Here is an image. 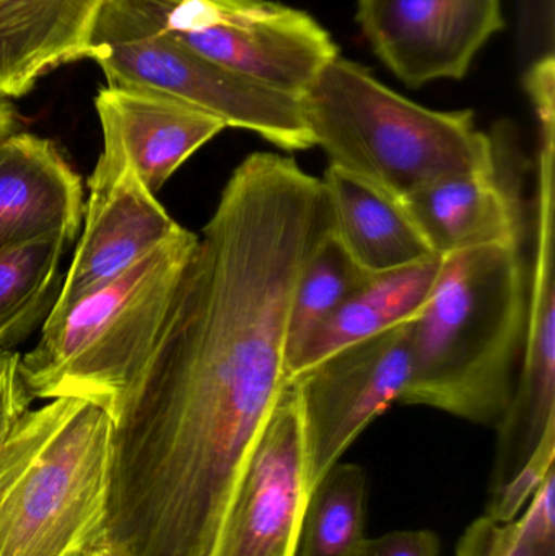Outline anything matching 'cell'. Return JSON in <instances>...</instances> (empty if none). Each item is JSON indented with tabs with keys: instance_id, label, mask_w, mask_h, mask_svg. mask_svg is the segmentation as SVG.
<instances>
[{
	"instance_id": "obj_15",
	"label": "cell",
	"mask_w": 555,
	"mask_h": 556,
	"mask_svg": "<svg viewBox=\"0 0 555 556\" xmlns=\"http://www.w3.org/2000/svg\"><path fill=\"white\" fill-rule=\"evenodd\" d=\"M84 211L80 176L52 140L28 132L0 139V253L51 235L74 243Z\"/></svg>"
},
{
	"instance_id": "obj_25",
	"label": "cell",
	"mask_w": 555,
	"mask_h": 556,
	"mask_svg": "<svg viewBox=\"0 0 555 556\" xmlns=\"http://www.w3.org/2000/svg\"><path fill=\"white\" fill-rule=\"evenodd\" d=\"M502 525L488 516L476 519L459 539L456 556H497Z\"/></svg>"
},
{
	"instance_id": "obj_13",
	"label": "cell",
	"mask_w": 555,
	"mask_h": 556,
	"mask_svg": "<svg viewBox=\"0 0 555 556\" xmlns=\"http://www.w3.org/2000/svg\"><path fill=\"white\" fill-rule=\"evenodd\" d=\"M88 188L84 231L49 317L113 281L182 228L126 162L100 156Z\"/></svg>"
},
{
	"instance_id": "obj_4",
	"label": "cell",
	"mask_w": 555,
	"mask_h": 556,
	"mask_svg": "<svg viewBox=\"0 0 555 556\" xmlns=\"http://www.w3.org/2000/svg\"><path fill=\"white\" fill-rule=\"evenodd\" d=\"M302 108L329 165L398 201L494 156L491 134L476 127L471 110L420 106L341 55L319 71Z\"/></svg>"
},
{
	"instance_id": "obj_23",
	"label": "cell",
	"mask_w": 555,
	"mask_h": 556,
	"mask_svg": "<svg viewBox=\"0 0 555 556\" xmlns=\"http://www.w3.org/2000/svg\"><path fill=\"white\" fill-rule=\"evenodd\" d=\"M439 535L426 529L393 531L365 539L358 556H440Z\"/></svg>"
},
{
	"instance_id": "obj_11",
	"label": "cell",
	"mask_w": 555,
	"mask_h": 556,
	"mask_svg": "<svg viewBox=\"0 0 555 556\" xmlns=\"http://www.w3.org/2000/svg\"><path fill=\"white\" fill-rule=\"evenodd\" d=\"M489 134L494 156L488 166L432 182L401 201L433 254L524 244L528 163L520 137L510 121H499Z\"/></svg>"
},
{
	"instance_id": "obj_7",
	"label": "cell",
	"mask_w": 555,
	"mask_h": 556,
	"mask_svg": "<svg viewBox=\"0 0 555 556\" xmlns=\"http://www.w3.org/2000/svg\"><path fill=\"white\" fill-rule=\"evenodd\" d=\"M205 61L302 98L339 55L310 13L274 0H127Z\"/></svg>"
},
{
	"instance_id": "obj_21",
	"label": "cell",
	"mask_w": 555,
	"mask_h": 556,
	"mask_svg": "<svg viewBox=\"0 0 555 556\" xmlns=\"http://www.w3.org/2000/svg\"><path fill=\"white\" fill-rule=\"evenodd\" d=\"M368 278L370 274L354 263L329 231L310 257L293 293L287 332V378L306 340Z\"/></svg>"
},
{
	"instance_id": "obj_26",
	"label": "cell",
	"mask_w": 555,
	"mask_h": 556,
	"mask_svg": "<svg viewBox=\"0 0 555 556\" xmlns=\"http://www.w3.org/2000/svg\"><path fill=\"white\" fill-rule=\"evenodd\" d=\"M16 114L9 101L0 100V139L15 132Z\"/></svg>"
},
{
	"instance_id": "obj_22",
	"label": "cell",
	"mask_w": 555,
	"mask_h": 556,
	"mask_svg": "<svg viewBox=\"0 0 555 556\" xmlns=\"http://www.w3.org/2000/svg\"><path fill=\"white\" fill-rule=\"evenodd\" d=\"M554 460L555 438L546 441L528 460L527 466L501 492L491 496L484 516L499 525H507L517 519L521 509L533 498L547 473L554 469Z\"/></svg>"
},
{
	"instance_id": "obj_6",
	"label": "cell",
	"mask_w": 555,
	"mask_h": 556,
	"mask_svg": "<svg viewBox=\"0 0 555 556\" xmlns=\"http://www.w3.org/2000/svg\"><path fill=\"white\" fill-rule=\"evenodd\" d=\"M91 59L103 71L108 87L173 98L227 127L257 134L286 152L315 147L302 98L205 61L127 0L104 3L91 39Z\"/></svg>"
},
{
	"instance_id": "obj_8",
	"label": "cell",
	"mask_w": 555,
	"mask_h": 556,
	"mask_svg": "<svg viewBox=\"0 0 555 556\" xmlns=\"http://www.w3.org/2000/svg\"><path fill=\"white\" fill-rule=\"evenodd\" d=\"M413 320L345 346L290 381L312 490L371 421L400 404L409 381Z\"/></svg>"
},
{
	"instance_id": "obj_10",
	"label": "cell",
	"mask_w": 555,
	"mask_h": 556,
	"mask_svg": "<svg viewBox=\"0 0 555 556\" xmlns=\"http://www.w3.org/2000/svg\"><path fill=\"white\" fill-rule=\"evenodd\" d=\"M310 493L299 405L289 386L248 459L209 556H297Z\"/></svg>"
},
{
	"instance_id": "obj_27",
	"label": "cell",
	"mask_w": 555,
	"mask_h": 556,
	"mask_svg": "<svg viewBox=\"0 0 555 556\" xmlns=\"http://www.w3.org/2000/svg\"><path fill=\"white\" fill-rule=\"evenodd\" d=\"M90 556H119L116 554V552L113 551L111 547H103L100 548V551L94 552L93 555Z\"/></svg>"
},
{
	"instance_id": "obj_1",
	"label": "cell",
	"mask_w": 555,
	"mask_h": 556,
	"mask_svg": "<svg viewBox=\"0 0 555 556\" xmlns=\"http://www.w3.org/2000/svg\"><path fill=\"white\" fill-rule=\"evenodd\" d=\"M331 231L321 178L257 152L235 168L146 362L110 414L108 547L209 556L287 378L293 293Z\"/></svg>"
},
{
	"instance_id": "obj_24",
	"label": "cell",
	"mask_w": 555,
	"mask_h": 556,
	"mask_svg": "<svg viewBox=\"0 0 555 556\" xmlns=\"http://www.w3.org/2000/svg\"><path fill=\"white\" fill-rule=\"evenodd\" d=\"M20 353L0 352V444L16 418L28 410L31 399L18 378Z\"/></svg>"
},
{
	"instance_id": "obj_14",
	"label": "cell",
	"mask_w": 555,
	"mask_h": 556,
	"mask_svg": "<svg viewBox=\"0 0 555 556\" xmlns=\"http://www.w3.org/2000/svg\"><path fill=\"white\" fill-rule=\"evenodd\" d=\"M94 110L103 132L100 156L133 166L155 195L189 156L227 129L198 108L130 88H101Z\"/></svg>"
},
{
	"instance_id": "obj_12",
	"label": "cell",
	"mask_w": 555,
	"mask_h": 556,
	"mask_svg": "<svg viewBox=\"0 0 555 556\" xmlns=\"http://www.w3.org/2000/svg\"><path fill=\"white\" fill-rule=\"evenodd\" d=\"M357 22L377 58L411 88L462 80L505 26L502 0H358Z\"/></svg>"
},
{
	"instance_id": "obj_19",
	"label": "cell",
	"mask_w": 555,
	"mask_h": 556,
	"mask_svg": "<svg viewBox=\"0 0 555 556\" xmlns=\"http://www.w3.org/2000/svg\"><path fill=\"white\" fill-rule=\"evenodd\" d=\"M71 247L58 235L0 253V352L45 326L61 291V263Z\"/></svg>"
},
{
	"instance_id": "obj_5",
	"label": "cell",
	"mask_w": 555,
	"mask_h": 556,
	"mask_svg": "<svg viewBox=\"0 0 555 556\" xmlns=\"http://www.w3.org/2000/svg\"><path fill=\"white\" fill-rule=\"evenodd\" d=\"M195 243L198 235L181 228L126 273L49 317L38 343L20 355L26 395L80 399L110 415L152 350Z\"/></svg>"
},
{
	"instance_id": "obj_3",
	"label": "cell",
	"mask_w": 555,
	"mask_h": 556,
	"mask_svg": "<svg viewBox=\"0 0 555 556\" xmlns=\"http://www.w3.org/2000/svg\"><path fill=\"white\" fill-rule=\"evenodd\" d=\"M111 418L80 399L23 412L0 444V556L108 547Z\"/></svg>"
},
{
	"instance_id": "obj_17",
	"label": "cell",
	"mask_w": 555,
	"mask_h": 556,
	"mask_svg": "<svg viewBox=\"0 0 555 556\" xmlns=\"http://www.w3.org/2000/svg\"><path fill=\"white\" fill-rule=\"evenodd\" d=\"M331 211V233L370 276L432 256L403 202L329 165L321 178Z\"/></svg>"
},
{
	"instance_id": "obj_16",
	"label": "cell",
	"mask_w": 555,
	"mask_h": 556,
	"mask_svg": "<svg viewBox=\"0 0 555 556\" xmlns=\"http://www.w3.org/2000/svg\"><path fill=\"white\" fill-rule=\"evenodd\" d=\"M106 0H0V100L22 98L61 65L91 59Z\"/></svg>"
},
{
	"instance_id": "obj_20",
	"label": "cell",
	"mask_w": 555,
	"mask_h": 556,
	"mask_svg": "<svg viewBox=\"0 0 555 556\" xmlns=\"http://www.w3.org/2000/svg\"><path fill=\"white\" fill-rule=\"evenodd\" d=\"M367 476L357 464H335L306 502L297 556H358L365 542Z\"/></svg>"
},
{
	"instance_id": "obj_2",
	"label": "cell",
	"mask_w": 555,
	"mask_h": 556,
	"mask_svg": "<svg viewBox=\"0 0 555 556\" xmlns=\"http://www.w3.org/2000/svg\"><path fill=\"white\" fill-rule=\"evenodd\" d=\"M527 319L521 248L443 256L432 293L411 324L409 381L400 404L497 427L514 395Z\"/></svg>"
},
{
	"instance_id": "obj_9",
	"label": "cell",
	"mask_w": 555,
	"mask_h": 556,
	"mask_svg": "<svg viewBox=\"0 0 555 556\" xmlns=\"http://www.w3.org/2000/svg\"><path fill=\"white\" fill-rule=\"evenodd\" d=\"M554 163L555 136H540L527 333L514 395L497 424L491 496L501 492L546 441L555 438Z\"/></svg>"
},
{
	"instance_id": "obj_18",
	"label": "cell",
	"mask_w": 555,
	"mask_h": 556,
	"mask_svg": "<svg viewBox=\"0 0 555 556\" xmlns=\"http://www.w3.org/2000/svg\"><path fill=\"white\" fill-rule=\"evenodd\" d=\"M442 260L432 254L409 266L370 276L306 340L290 365L289 384L326 356L416 319L432 293Z\"/></svg>"
}]
</instances>
